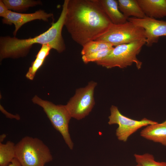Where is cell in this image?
Returning <instances> with one entry per match:
<instances>
[{
  "label": "cell",
  "mask_w": 166,
  "mask_h": 166,
  "mask_svg": "<svg viewBox=\"0 0 166 166\" xmlns=\"http://www.w3.org/2000/svg\"><path fill=\"white\" fill-rule=\"evenodd\" d=\"M7 8L18 12L26 10L30 7L42 4L40 0H2Z\"/></svg>",
  "instance_id": "obj_15"
},
{
  "label": "cell",
  "mask_w": 166,
  "mask_h": 166,
  "mask_svg": "<svg viewBox=\"0 0 166 166\" xmlns=\"http://www.w3.org/2000/svg\"><path fill=\"white\" fill-rule=\"evenodd\" d=\"M8 166H22L18 159L15 158L12 161Z\"/></svg>",
  "instance_id": "obj_24"
},
{
  "label": "cell",
  "mask_w": 166,
  "mask_h": 166,
  "mask_svg": "<svg viewBox=\"0 0 166 166\" xmlns=\"http://www.w3.org/2000/svg\"><path fill=\"white\" fill-rule=\"evenodd\" d=\"M145 44L144 40L117 45L114 47L109 55L96 63L107 69L115 67L123 69L134 63L137 69H140L142 63L136 56Z\"/></svg>",
  "instance_id": "obj_4"
},
{
  "label": "cell",
  "mask_w": 166,
  "mask_h": 166,
  "mask_svg": "<svg viewBox=\"0 0 166 166\" xmlns=\"http://www.w3.org/2000/svg\"><path fill=\"white\" fill-rule=\"evenodd\" d=\"M15 153L22 166H45L53 159L49 148L41 140L29 136L15 144Z\"/></svg>",
  "instance_id": "obj_3"
},
{
  "label": "cell",
  "mask_w": 166,
  "mask_h": 166,
  "mask_svg": "<svg viewBox=\"0 0 166 166\" xmlns=\"http://www.w3.org/2000/svg\"><path fill=\"white\" fill-rule=\"evenodd\" d=\"M15 157V144L13 142L0 143V166H7Z\"/></svg>",
  "instance_id": "obj_16"
},
{
  "label": "cell",
  "mask_w": 166,
  "mask_h": 166,
  "mask_svg": "<svg viewBox=\"0 0 166 166\" xmlns=\"http://www.w3.org/2000/svg\"><path fill=\"white\" fill-rule=\"evenodd\" d=\"M140 136L166 146V119L163 122L148 125L141 131Z\"/></svg>",
  "instance_id": "obj_12"
},
{
  "label": "cell",
  "mask_w": 166,
  "mask_h": 166,
  "mask_svg": "<svg viewBox=\"0 0 166 166\" xmlns=\"http://www.w3.org/2000/svg\"><path fill=\"white\" fill-rule=\"evenodd\" d=\"M44 61V60L36 58L26 74V77L29 80H33L37 72L42 65Z\"/></svg>",
  "instance_id": "obj_20"
},
{
  "label": "cell",
  "mask_w": 166,
  "mask_h": 166,
  "mask_svg": "<svg viewBox=\"0 0 166 166\" xmlns=\"http://www.w3.org/2000/svg\"><path fill=\"white\" fill-rule=\"evenodd\" d=\"M0 109L1 111L7 117L10 119H15L17 120L20 119V117L19 115L18 114L13 115L8 113L1 105H0Z\"/></svg>",
  "instance_id": "obj_23"
},
{
  "label": "cell",
  "mask_w": 166,
  "mask_h": 166,
  "mask_svg": "<svg viewBox=\"0 0 166 166\" xmlns=\"http://www.w3.org/2000/svg\"><path fill=\"white\" fill-rule=\"evenodd\" d=\"M9 10L6 7L2 0H0V16L3 18H5L9 11Z\"/></svg>",
  "instance_id": "obj_22"
},
{
  "label": "cell",
  "mask_w": 166,
  "mask_h": 166,
  "mask_svg": "<svg viewBox=\"0 0 166 166\" xmlns=\"http://www.w3.org/2000/svg\"><path fill=\"white\" fill-rule=\"evenodd\" d=\"M97 82L91 81L85 87L77 89L65 105L72 118L80 120L88 116L95 104L94 90Z\"/></svg>",
  "instance_id": "obj_7"
},
{
  "label": "cell",
  "mask_w": 166,
  "mask_h": 166,
  "mask_svg": "<svg viewBox=\"0 0 166 166\" xmlns=\"http://www.w3.org/2000/svg\"><path fill=\"white\" fill-rule=\"evenodd\" d=\"M137 164L141 166H166V162L156 161L153 156L149 153L134 155Z\"/></svg>",
  "instance_id": "obj_18"
},
{
  "label": "cell",
  "mask_w": 166,
  "mask_h": 166,
  "mask_svg": "<svg viewBox=\"0 0 166 166\" xmlns=\"http://www.w3.org/2000/svg\"><path fill=\"white\" fill-rule=\"evenodd\" d=\"M110 111L108 123L109 125L116 124L118 125L116 132V136L119 140L124 142L140 128L157 122L145 118L140 121L130 118L122 114L118 108L114 105L111 106Z\"/></svg>",
  "instance_id": "obj_8"
},
{
  "label": "cell",
  "mask_w": 166,
  "mask_h": 166,
  "mask_svg": "<svg viewBox=\"0 0 166 166\" xmlns=\"http://www.w3.org/2000/svg\"><path fill=\"white\" fill-rule=\"evenodd\" d=\"M113 48L82 56V61L85 64L91 62H97L100 61L109 55Z\"/></svg>",
  "instance_id": "obj_19"
},
{
  "label": "cell",
  "mask_w": 166,
  "mask_h": 166,
  "mask_svg": "<svg viewBox=\"0 0 166 166\" xmlns=\"http://www.w3.org/2000/svg\"><path fill=\"white\" fill-rule=\"evenodd\" d=\"M146 40L144 29L128 21L121 24L112 23L107 30L96 40L105 41L116 46Z\"/></svg>",
  "instance_id": "obj_6"
},
{
  "label": "cell",
  "mask_w": 166,
  "mask_h": 166,
  "mask_svg": "<svg viewBox=\"0 0 166 166\" xmlns=\"http://www.w3.org/2000/svg\"><path fill=\"white\" fill-rule=\"evenodd\" d=\"M67 3L64 2L61 14L57 21L53 22L46 31L33 38L20 39L15 37H1L0 61L8 58H16L26 56L33 45L49 44L52 49L61 53L65 49V45L62 35L67 11Z\"/></svg>",
  "instance_id": "obj_2"
},
{
  "label": "cell",
  "mask_w": 166,
  "mask_h": 166,
  "mask_svg": "<svg viewBox=\"0 0 166 166\" xmlns=\"http://www.w3.org/2000/svg\"><path fill=\"white\" fill-rule=\"evenodd\" d=\"M117 2L119 10L128 19L131 16L138 18L146 17L137 0H118Z\"/></svg>",
  "instance_id": "obj_14"
},
{
  "label": "cell",
  "mask_w": 166,
  "mask_h": 166,
  "mask_svg": "<svg viewBox=\"0 0 166 166\" xmlns=\"http://www.w3.org/2000/svg\"><path fill=\"white\" fill-rule=\"evenodd\" d=\"M112 23L118 25L125 23L128 19L119 10L117 0H96Z\"/></svg>",
  "instance_id": "obj_13"
},
{
  "label": "cell",
  "mask_w": 166,
  "mask_h": 166,
  "mask_svg": "<svg viewBox=\"0 0 166 166\" xmlns=\"http://www.w3.org/2000/svg\"><path fill=\"white\" fill-rule=\"evenodd\" d=\"M53 17V14L46 13L41 10L30 14H22L9 10L6 17L2 20L3 24L14 25L15 29L13 34L15 37L18 30L25 24L37 19L48 21V19Z\"/></svg>",
  "instance_id": "obj_10"
},
{
  "label": "cell",
  "mask_w": 166,
  "mask_h": 166,
  "mask_svg": "<svg viewBox=\"0 0 166 166\" xmlns=\"http://www.w3.org/2000/svg\"><path fill=\"white\" fill-rule=\"evenodd\" d=\"M6 135L5 134H3L0 136V143H2V142L4 140L6 137Z\"/></svg>",
  "instance_id": "obj_25"
},
{
  "label": "cell",
  "mask_w": 166,
  "mask_h": 166,
  "mask_svg": "<svg viewBox=\"0 0 166 166\" xmlns=\"http://www.w3.org/2000/svg\"><path fill=\"white\" fill-rule=\"evenodd\" d=\"M136 166H141L139 164H137V165H136Z\"/></svg>",
  "instance_id": "obj_26"
},
{
  "label": "cell",
  "mask_w": 166,
  "mask_h": 166,
  "mask_svg": "<svg viewBox=\"0 0 166 166\" xmlns=\"http://www.w3.org/2000/svg\"><path fill=\"white\" fill-rule=\"evenodd\" d=\"M113 47L111 44L105 41L96 40L91 41L82 46L81 53L82 56L85 55Z\"/></svg>",
  "instance_id": "obj_17"
},
{
  "label": "cell",
  "mask_w": 166,
  "mask_h": 166,
  "mask_svg": "<svg viewBox=\"0 0 166 166\" xmlns=\"http://www.w3.org/2000/svg\"><path fill=\"white\" fill-rule=\"evenodd\" d=\"M52 49L50 45L48 44L42 45L41 48L36 56V58L45 61Z\"/></svg>",
  "instance_id": "obj_21"
},
{
  "label": "cell",
  "mask_w": 166,
  "mask_h": 166,
  "mask_svg": "<svg viewBox=\"0 0 166 166\" xmlns=\"http://www.w3.org/2000/svg\"><path fill=\"white\" fill-rule=\"evenodd\" d=\"M128 21L144 29L145 44L148 46L151 47L153 44L157 43L160 37H166V21L147 16L143 18L129 17Z\"/></svg>",
  "instance_id": "obj_9"
},
{
  "label": "cell",
  "mask_w": 166,
  "mask_h": 166,
  "mask_svg": "<svg viewBox=\"0 0 166 166\" xmlns=\"http://www.w3.org/2000/svg\"><path fill=\"white\" fill-rule=\"evenodd\" d=\"M112 23L96 0H68L64 26L81 46L96 40Z\"/></svg>",
  "instance_id": "obj_1"
},
{
  "label": "cell",
  "mask_w": 166,
  "mask_h": 166,
  "mask_svg": "<svg viewBox=\"0 0 166 166\" xmlns=\"http://www.w3.org/2000/svg\"><path fill=\"white\" fill-rule=\"evenodd\" d=\"M146 16L154 18L166 17V0H137Z\"/></svg>",
  "instance_id": "obj_11"
},
{
  "label": "cell",
  "mask_w": 166,
  "mask_h": 166,
  "mask_svg": "<svg viewBox=\"0 0 166 166\" xmlns=\"http://www.w3.org/2000/svg\"><path fill=\"white\" fill-rule=\"evenodd\" d=\"M33 103L41 107L54 128L61 134L66 144L72 150L74 144L69 132V125L72 117L65 105H56L35 95Z\"/></svg>",
  "instance_id": "obj_5"
}]
</instances>
